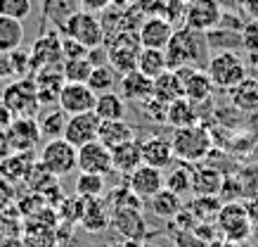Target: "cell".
Listing matches in <instances>:
<instances>
[{
    "label": "cell",
    "mask_w": 258,
    "mask_h": 247,
    "mask_svg": "<svg viewBox=\"0 0 258 247\" xmlns=\"http://www.w3.org/2000/svg\"><path fill=\"white\" fill-rule=\"evenodd\" d=\"M24 43V22L0 15V55H8L22 48Z\"/></svg>",
    "instance_id": "30"
},
{
    "label": "cell",
    "mask_w": 258,
    "mask_h": 247,
    "mask_svg": "<svg viewBox=\"0 0 258 247\" xmlns=\"http://www.w3.org/2000/svg\"><path fill=\"white\" fill-rule=\"evenodd\" d=\"M220 19H223V8L218 0H185L182 26L209 33L220 24Z\"/></svg>",
    "instance_id": "8"
},
{
    "label": "cell",
    "mask_w": 258,
    "mask_h": 247,
    "mask_svg": "<svg viewBox=\"0 0 258 247\" xmlns=\"http://www.w3.org/2000/svg\"><path fill=\"white\" fill-rule=\"evenodd\" d=\"M209 38L206 33L195 31L189 26H175L171 43L166 45V62L168 69H182V67H199L204 69L209 62Z\"/></svg>",
    "instance_id": "1"
},
{
    "label": "cell",
    "mask_w": 258,
    "mask_h": 247,
    "mask_svg": "<svg viewBox=\"0 0 258 247\" xmlns=\"http://www.w3.org/2000/svg\"><path fill=\"white\" fill-rule=\"evenodd\" d=\"M223 247H244V242H225L223 240Z\"/></svg>",
    "instance_id": "46"
},
{
    "label": "cell",
    "mask_w": 258,
    "mask_h": 247,
    "mask_svg": "<svg viewBox=\"0 0 258 247\" xmlns=\"http://www.w3.org/2000/svg\"><path fill=\"white\" fill-rule=\"evenodd\" d=\"M166 124L175 131V128H187L199 124V114H197V105L189 103L187 97H178L168 103L166 107Z\"/></svg>",
    "instance_id": "22"
},
{
    "label": "cell",
    "mask_w": 258,
    "mask_h": 247,
    "mask_svg": "<svg viewBox=\"0 0 258 247\" xmlns=\"http://www.w3.org/2000/svg\"><path fill=\"white\" fill-rule=\"evenodd\" d=\"M81 226L88 233H102L111 226V205L104 197L86 200L83 214H81Z\"/></svg>",
    "instance_id": "18"
},
{
    "label": "cell",
    "mask_w": 258,
    "mask_h": 247,
    "mask_svg": "<svg viewBox=\"0 0 258 247\" xmlns=\"http://www.w3.org/2000/svg\"><path fill=\"white\" fill-rule=\"evenodd\" d=\"M40 138L43 136H40L38 121L33 119V117H19V119H15L8 126V143L17 152L31 150Z\"/></svg>",
    "instance_id": "16"
},
{
    "label": "cell",
    "mask_w": 258,
    "mask_h": 247,
    "mask_svg": "<svg viewBox=\"0 0 258 247\" xmlns=\"http://www.w3.org/2000/svg\"><path fill=\"white\" fill-rule=\"evenodd\" d=\"M3 107L15 117H33L40 110V100H38V90L36 83L31 79H19L12 81L5 90H3Z\"/></svg>",
    "instance_id": "7"
},
{
    "label": "cell",
    "mask_w": 258,
    "mask_h": 247,
    "mask_svg": "<svg viewBox=\"0 0 258 247\" xmlns=\"http://www.w3.org/2000/svg\"><path fill=\"white\" fill-rule=\"evenodd\" d=\"M76 169L86 171V174H97V176H107L111 174V150L107 145H102L100 140L83 145L76 150Z\"/></svg>",
    "instance_id": "12"
},
{
    "label": "cell",
    "mask_w": 258,
    "mask_h": 247,
    "mask_svg": "<svg viewBox=\"0 0 258 247\" xmlns=\"http://www.w3.org/2000/svg\"><path fill=\"white\" fill-rule=\"evenodd\" d=\"M256 247H258V245H256Z\"/></svg>",
    "instance_id": "48"
},
{
    "label": "cell",
    "mask_w": 258,
    "mask_h": 247,
    "mask_svg": "<svg viewBox=\"0 0 258 247\" xmlns=\"http://www.w3.org/2000/svg\"><path fill=\"white\" fill-rule=\"evenodd\" d=\"M125 183H128L135 197L147 202L152 195H157L164 188V171L149 167V164H140L131 176H125Z\"/></svg>",
    "instance_id": "14"
},
{
    "label": "cell",
    "mask_w": 258,
    "mask_h": 247,
    "mask_svg": "<svg viewBox=\"0 0 258 247\" xmlns=\"http://www.w3.org/2000/svg\"><path fill=\"white\" fill-rule=\"evenodd\" d=\"M166 3H185V0H166Z\"/></svg>",
    "instance_id": "47"
},
{
    "label": "cell",
    "mask_w": 258,
    "mask_h": 247,
    "mask_svg": "<svg viewBox=\"0 0 258 247\" xmlns=\"http://www.w3.org/2000/svg\"><path fill=\"white\" fill-rule=\"evenodd\" d=\"M135 69L154 81L159 74H164L168 69L166 53L164 50H154V48H140V53H138V67Z\"/></svg>",
    "instance_id": "32"
},
{
    "label": "cell",
    "mask_w": 258,
    "mask_h": 247,
    "mask_svg": "<svg viewBox=\"0 0 258 247\" xmlns=\"http://www.w3.org/2000/svg\"><path fill=\"white\" fill-rule=\"evenodd\" d=\"M182 81V97H187L189 103L202 105L209 103L213 97V83L209 79L206 69H199V67H182V69H175Z\"/></svg>",
    "instance_id": "11"
},
{
    "label": "cell",
    "mask_w": 258,
    "mask_h": 247,
    "mask_svg": "<svg viewBox=\"0 0 258 247\" xmlns=\"http://www.w3.org/2000/svg\"><path fill=\"white\" fill-rule=\"evenodd\" d=\"M24 247H59V240H57V233L52 231H38V235H29L24 240Z\"/></svg>",
    "instance_id": "40"
},
{
    "label": "cell",
    "mask_w": 258,
    "mask_h": 247,
    "mask_svg": "<svg viewBox=\"0 0 258 247\" xmlns=\"http://www.w3.org/2000/svg\"><path fill=\"white\" fill-rule=\"evenodd\" d=\"M102 119L95 114V112H83V114H71L67 119V126H64V140L71 143L76 150L83 147V145L97 140V131H100Z\"/></svg>",
    "instance_id": "10"
},
{
    "label": "cell",
    "mask_w": 258,
    "mask_h": 247,
    "mask_svg": "<svg viewBox=\"0 0 258 247\" xmlns=\"http://www.w3.org/2000/svg\"><path fill=\"white\" fill-rule=\"evenodd\" d=\"M118 74L111 69L109 64H97L93 67V72H90V79H88V86L95 90V95H100V93H109L114 90V86H118Z\"/></svg>",
    "instance_id": "35"
},
{
    "label": "cell",
    "mask_w": 258,
    "mask_h": 247,
    "mask_svg": "<svg viewBox=\"0 0 258 247\" xmlns=\"http://www.w3.org/2000/svg\"><path fill=\"white\" fill-rule=\"evenodd\" d=\"M97 140L107 147H116L123 145L128 140H135V128L128 124L125 119H116V121H102L100 131H97Z\"/></svg>",
    "instance_id": "23"
},
{
    "label": "cell",
    "mask_w": 258,
    "mask_h": 247,
    "mask_svg": "<svg viewBox=\"0 0 258 247\" xmlns=\"http://www.w3.org/2000/svg\"><path fill=\"white\" fill-rule=\"evenodd\" d=\"M204 247H223V240H220V238L209 240V242H204Z\"/></svg>",
    "instance_id": "45"
},
{
    "label": "cell",
    "mask_w": 258,
    "mask_h": 247,
    "mask_svg": "<svg viewBox=\"0 0 258 247\" xmlns=\"http://www.w3.org/2000/svg\"><path fill=\"white\" fill-rule=\"evenodd\" d=\"M204 69H206L216 90H232L239 81H244L249 76L246 62L237 55L235 50H218V53H213Z\"/></svg>",
    "instance_id": "3"
},
{
    "label": "cell",
    "mask_w": 258,
    "mask_h": 247,
    "mask_svg": "<svg viewBox=\"0 0 258 247\" xmlns=\"http://www.w3.org/2000/svg\"><path fill=\"white\" fill-rule=\"evenodd\" d=\"M225 178L216 167L192 164V192L195 195H220Z\"/></svg>",
    "instance_id": "21"
},
{
    "label": "cell",
    "mask_w": 258,
    "mask_h": 247,
    "mask_svg": "<svg viewBox=\"0 0 258 247\" xmlns=\"http://www.w3.org/2000/svg\"><path fill=\"white\" fill-rule=\"evenodd\" d=\"M142 147V164H149L154 169H168L175 162L171 147V138L166 136H147L145 140H140Z\"/></svg>",
    "instance_id": "17"
},
{
    "label": "cell",
    "mask_w": 258,
    "mask_h": 247,
    "mask_svg": "<svg viewBox=\"0 0 258 247\" xmlns=\"http://www.w3.org/2000/svg\"><path fill=\"white\" fill-rule=\"evenodd\" d=\"M145 205H147L149 212L157 216V219H166V221H171L173 216L182 209V197L175 195V192H171L168 188H161V190H159L157 195H152Z\"/></svg>",
    "instance_id": "25"
},
{
    "label": "cell",
    "mask_w": 258,
    "mask_h": 247,
    "mask_svg": "<svg viewBox=\"0 0 258 247\" xmlns=\"http://www.w3.org/2000/svg\"><path fill=\"white\" fill-rule=\"evenodd\" d=\"M152 95L166 105L182 97V81H180L178 72L175 69H166L164 74H159L157 79L152 81Z\"/></svg>",
    "instance_id": "27"
},
{
    "label": "cell",
    "mask_w": 258,
    "mask_h": 247,
    "mask_svg": "<svg viewBox=\"0 0 258 247\" xmlns=\"http://www.w3.org/2000/svg\"><path fill=\"white\" fill-rule=\"evenodd\" d=\"M62 33L67 38H74L76 43H81L83 48H100L104 45V31H102L100 17L86 10L71 12L62 24Z\"/></svg>",
    "instance_id": "5"
},
{
    "label": "cell",
    "mask_w": 258,
    "mask_h": 247,
    "mask_svg": "<svg viewBox=\"0 0 258 247\" xmlns=\"http://www.w3.org/2000/svg\"><path fill=\"white\" fill-rule=\"evenodd\" d=\"M142 164V147L140 140H128L123 145L111 147V169L121 176H131Z\"/></svg>",
    "instance_id": "20"
},
{
    "label": "cell",
    "mask_w": 258,
    "mask_h": 247,
    "mask_svg": "<svg viewBox=\"0 0 258 247\" xmlns=\"http://www.w3.org/2000/svg\"><path fill=\"white\" fill-rule=\"evenodd\" d=\"M88 48H83L81 43H76L74 38H62V57L64 60H76V57H86Z\"/></svg>",
    "instance_id": "41"
},
{
    "label": "cell",
    "mask_w": 258,
    "mask_h": 247,
    "mask_svg": "<svg viewBox=\"0 0 258 247\" xmlns=\"http://www.w3.org/2000/svg\"><path fill=\"white\" fill-rule=\"evenodd\" d=\"M220 207H223V202L218 200V195H195L185 209L192 214L197 223H213Z\"/></svg>",
    "instance_id": "29"
},
{
    "label": "cell",
    "mask_w": 258,
    "mask_h": 247,
    "mask_svg": "<svg viewBox=\"0 0 258 247\" xmlns=\"http://www.w3.org/2000/svg\"><path fill=\"white\" fill-rule=\"evenodd\" d=\"M173 31H175V26L166 17H147L138 29V38H140L142 48L166 50V45L173 38Z\"/></svg>",
    "instance_id": "15"
},
{
    "label": "cell",
    "mask_w": 258,
    "mask_h": 247,
    "mask_svg": "<svg viewBox=\"0 0 258 247\" xmlns=\"http://www.w3.org/2000/svg\"><path fill=\"white\" fill-rule=\"evenodd\" d=\"M33 12L31 0H0V15L17 19V22H26Z\"/></svg>",
    "instance_id": "37"
},
{
    "label": "cell",
    "mask_w": 258,
    "mask_h": 247,
    "mask_svg": "<svg viewBox=\"0 0 258 247\" xmlns=\"http://www.w3.org/2000/svg\"><path fill=\"white\" fill-rule=\"evenodd\" d=\"M135 8L140 10V15L147 17H164L166 12V0H135Z\"/></svg>",
    "instance_id": "39"
},
{
    "label": "cell",
    "mask_w": 258,
    "mask_h": 247,
    "mask_svg": "<svg viewBox=\"0 0 258 247\" xmlns=\"http://www.w3.org/2000/svg\"><path fill=\"white\" fill-rule=\"evenodd\" d=\"M57 60H62V38H57V36H40L31 50V64H38L43 69V67L57 64Z\"/></svg>",
    "instance_id": "26"
},
{
    "label": "cell",
    "mask_w": 258,
    "mask_h": 247,
    "mask_svg": "<svg viewBox=\"0 0 258 247\" xmlns=\"http://www.w3.org/2000/svg\"><path fill=\"white\" fill-rule=\"evenodd\" d=\"M230 95H232V105L239 112H256L258 110V79L246 76V79L239 81L230 90Z\"/></svg>",
    "instance_id": "31"
},
{
    "label": "cell",
    "mask_w": 258,
    "mask_h": 247,
    "mask_svg": "<svg viewBox=\"0 0 258 247\" xmlns=\"http://www.w3.org/2000/svg\"><path fill=\"white\" fill-rule=\"evenodd\" d=\"M111 5V0H81V10L86 12H93V15H100Z\"/></svg>",
    "instance_id": "43"
},
{
    "label": "cell",
    "mask_w": 258,
    "mask_h": 247,
    "mask_svg": "<svg viewBox=\"0 0 258 247\" xmlns=\"http://www.w3.org/2000/svg\"><path fill=\"white\" fill-rule=\"evenodd\" d=\"M67 119L69 114L64 110H47L45 114H40L38 121V128H40V136H47V138H62L64 136V126H67Z\"/></svg>",
    "instance_id": "34"
},
{
    "label": "cell",
    "mask_w": 258,
    "mask_h": 247,
    "mask_svg": "<svg viewBox=\"0 0 258 247\" xmlns=\"http://www.w3.org/2000/svg\"><path fill=\"white\" fill-rule=\"evenodd\" d=\"M114 231L125 240H142L149 238L147 231V219L142 214L140 207H114L111 209V226Z\"/></svg>",
    "instance_id": "9"
},
{
    "label": "cell",
    "mask_w": 258,
    "mask_h": 247,
    "mask_svg": "<svg viewBox=\"0 0 258 247\" xmlns=\"http://www.w3.org/2000/svg\"><path fill=\"white\" fill-rule=\"evenodd\" d=\"M164 188H168L175 195H185V192H192V164H185V162H173L168 169H164Z\"/></svg>",
    "instance_id": "28"
},
{
    "label": "cell",
    "mask_w": 258,
    "mask_h": 247,
    "mask_svg": "<svg viewBox=\"0 0 258 247\" xmlns=\"http://www.w3.org/2000/svg\"><path fill=\"white\" fill-rule=\"evenodd\" d=\"M237 5H239L242 15L246 17L249 22L258 24V0H237Z\"/></svg>",
    "instance_id": "42"
},
{
    "label": "cell",
    "mask_w": 258,
    "mask_h": 247,
    "mask_svg": "<svg viewBox=\"0 0 258 247\" xmlns=\"http://www.w3.org/2000/svg\"><path fill=\"white\" fill-rule=\"evenodd\" d=\"M166 107H168V105L157 100L154 95L149 97V100H145V103H140L142 114H145L149 121H154V124H166Z\"/></svg>",
    "instance_id": "38"
},
{
    "label": "cell",
    "mask_w": 258,
    "mask_h": 247,
    "mask_svg": "<svg viewBox=\"0 0 258 247\" xmlns=\"http://www.w3.org/2000/svg\"><path fill=\"white\" fill-rule=\"evenodd\" d=\"M213 223H216L218 238L225 240V242H246L251 238V228H253L246 205L237 202V200L223 202V207H220Z\"/></svg>",
    "instance_id": "4"
},
{
    "label": "cell",
    "mask_w": 258,
    "mask_h": 247,
    "mask_svg": "<svg viewBox=\"0 0 258 247\" xmlns=\"http://www.w3.org/2000/svg\"><path fill=\"white\" fill-rule=\"evenodd\" d=\"M93 112L102 121L125 119V114H128V103L118 95L116 90H109V93H100V95H97Z\"/></svg>",
    "instance_id": "24"
},
{
    "label": "cell",
    "mask_w": 258,
    "mask_h": 247,
    "mask_svg": "<svg viewBox=\"0 0 258 247\" xmlns=\"http://www.w3.org/2000/svg\"><path fill=\"white\" fill-rule=\"evenodd\" d=\"M111 247H142V242H138V240H125L123 238V242H121V245H111Z\"/></svg>",
    "instance_id": "44"
},
{
    "label": "cell",
    "mask_w": 258,
    "mask_h": 247,
    "mask_svg": "<svg viewBox=\"0 0 258 247\" xmlns=\"http://www.w3.org/2000/svg\"><path fill=\"white\" fill-rule=\"evenodd\" d=\"M93 72V62L88 57H76V60H64L62 76L69 83H88Z\"/></svg>",
    "instance_id": "36"
},
{
    "label": "cell",
    "mask_w": 258,
    "mask_h": 247,
    "mask_svg": "<svg viewBox=\"0 0 258 247\" xmlns=\"http://www.w3.org/2000/svg\"><path fill=\"white\" fill-rule=\"evenodd\" d=\"M171 147L173 157L178 162L202 164L213 152V138L209 133V128H204L202 124H195L187 128H175V133L171 138Z\"/></svg>",
    "instance_id": "2"
},
{
    "label": "cell",
    "mask_w": 258,
    "mask_h": 247,
    "mask_svg": "<svg viewBox=\"0 0 258 247\" xmlns=\"http://www.w3.org/2000/svg\"><path fill=\"white\" fill-rule=\"evenodd\" d=\"M57 100H59V110H64L71 117V114L93 112L97 95H95V90L88 83H69V81H64Z\"/></svg>",
    "instance_id": "13"
},
{
    "label": "cell",
    "mask_w": 258,
    "mask_h": 247,
    "mask_svg": "<svg viewBox=\"0 0 258 247\" xmlns=\"http://www.w3.org/2000/svg\"><path fill=\"white\" fill-rule=\"evenodd\" d=\"M118 95L123 97L125 103H145L152 97V79L140 74L138 69L123 74V76H118Z\"/></svg>",
    "instance_id": "19"
},
{
    "label": "cell",
    "mask_w": 258,
    "mask_h": 247,
    "mask_svg": "<svg viewBox=\"0 0 258 247\" xmlns=\"http://www.w3.org/2000/svg\"><path fill=\"white\" fill-rule=\"evenodd\" d=\"M76 195L83 200H95L102 197L104 190H107V183H104V176L97 174H86V171H79L76 176V185H74Z\"/></svg>",
    "instance_id": "33"
},
{
    "label": "cell",
    "mask_w": 258,
    "mask_h": 247,
    "mask_svg": "<svg viewBox=\"0 0 258 247\" xmlns=\"http://www.w3.org/2000/svg\"><path fill=\"white\" fill-rule=\"evenodd\" d=\"M38 164L52 178L69 176L71 171H76V147L71 143H67L64 138H50L43 145V150H40Z\"/></svg>",
    "instance_id": "6"
}]
</instances>
